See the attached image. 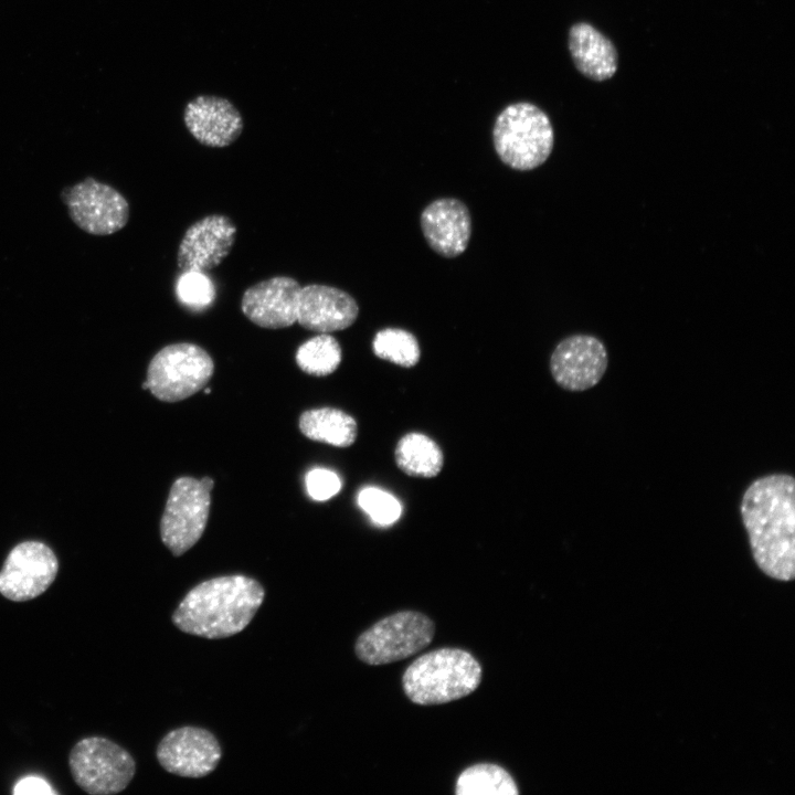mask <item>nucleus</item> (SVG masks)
Listing matches in <instances>:
<instances>
[{
    "instance_id": "obj_1",
    "label": "nucleus",
    "mask_w": 795,
    "mask_h": 795,
    "mask_svg": "<svg viewBox=\"0 0 795 795\" xmlns=\"http://www.w3.org/2000/svg\"><path fill=\"white\" fill-rule=\"evenodd\" d=\"M740 513L757 568L767 576H795V479L784 473L753 480L742 495Z\"/></svg>"
},
{
    "instance_id": "obj_2",
    "label": "nucleus",
    "mask_w": 795,
    "mask_h": 795,
    "mask_svg": "<svg viewBox=\"0 0 795 795\" xmlns=\"http://www.w3.org/2000/svg\"><path fill=\"white\" fill-rule=\"evenodd\" d=\"M265 590L253 577L223 575L192 587L172 614L174 626L194 636L220 639L242 632L263 604Z\"/></svg>"
},
{
    "instance_id": "obj_3",
    "label": "nucleus",
    "mask_w": 795,
    "mask_h": 795,
    "mask_svg": "<svg viewBox=\"0 0 795 795\" xmlns=\"http://www.w3.org/2000/svg\"><path fill=\"white\" fill-rule=\"evenodd\" d=\"M481 677V665L469 651L444 647L417 657L405 669L402 688L416 704H443L474 692Z\"/></svg>"
},
{
    "instance_id": "obj_4",
    "label": "nucleus",
    "mask_w": 795,
    "mask_h": 795,
    "mask_svg": "<svg viewBox=\"0 0 795 795\" xmlns=\"http://www.w3.org/2000/svg\"><path fill=\"white\" fill-rule=\"evenodd\" d=\"M494 148L506 166L518 171L543 165L554 146L550 118L538 106L519 102L508 105L492 128Z\"/></svg>"
},
{
    "instance_id": "obj_5",
    "label": "nucleus",
    "mask_w": 795,
    "mask_h": 795,
    "mask_svg": "<svg viewBox=\"0 0 795 795\" xmlns=\"http://www.w3.org/2000/svg\"><path fill=\"white\" fill-rule=\"evenodd\" d=\"M434 621L417 611H401L385 616L359 635L354 644L358 659L370 666L403 660L431 644Z\"/></svg>"
},
{
    "instance_id": "obj_6",
    "label": "nucleus",
    "mask_w": 795,
    "mask_h": 795,
    "mask_svg": "<svg viewBox=\"0 0 795 795\" xmlns=\"http://www.w3.org/2000/svg\"><path fill=\"white\" fill-rule=\"evenodd\" d=\"M213 371V360L202 347L178 342L163 347L153 356L146 382L158 400L178 402L202 390Z\"/></svg>"
},
{
    "instance_id": "obj_7",
    "label": "nucleus",
    "mask_w": 795,
    "mask_h": 795,
    "mask_svg": "<svg viewBox=\"0 0 795 795\" xmlns=\"http://www.w3.org/2000/svg\"><path fill=\"white\" fill-rule=\"evenodd\" d=\"M74 782L92 795H109L124 791L136 772L131 754L119 744L102 736L80 740L68 755Z\"/></svg>"
},
{
    "instance_id": "obj_8",
    "label": "nucleus",
    "mask_w": 795,
    "mask_h": 795,
    "mask_svg": "<svg viewBox=\"0 0 795 795\" xmlns=\"http://www.w3.org/2000/svg\"><path fill=\"white\" fill-rule=\"evenodd\" d=\"M213 485L210 477H180L172 484L160 521V536L174 556L187 552L203 534Z\"/></svg>"
},
{
    "instance_id": "obj_9",
    "label": "nucleus",
    "mask_w": 795,
    "mask_h": 795,
    "mask_svg": "<svg viewBox=\"0 0 795 795\" xmlns=\"http://www.w3.org/2000/svg\"><path fill=\"white\" fill-rule=\"evenodd\" d=\"M62 199L72 221L93 235H110L121 230L129 220L126 198L109 184L92 177L66 188Z\"/></svg>"
},
{
    "instance_id": "obj_10",
    "label": "nucleus",
    "mask_w": 795,
    "mask_h": 795,
    "mask_svg": "<svg viewBox=\"0 0 795 795\" xmlns=\"http://www.w3.org/2000/svg\"><path fill=\"white\" fill-rule=\"evenodd\" d=\"M59 561L41 541H23L6 558L0 571V594L13 602L33 600L54 582Z\"/></svg>"
},
{
    "instance_id": "obj_11",
    "label": "nucleus",
    "mask_w": 795,
    "mask_h": 795,
    "mask_svg": "<svg viewBox=\"0 0 795 795\" xmlns=\"http://www.w3.org/2000/svg\"><path fill=\"white\" fill-rule=\"evenodd\" d=\"M607 367L608 356L603 341L584 333L559 341L549 361L554 382L570 392L586 391L598 384Z\"/></svg>"
},
{
    "instance_id": "obj_12",
    "label": "nucleus",
    "mask_w": 795,
    "mask_h": 795,
    "mask_svg": "<svg viewBox=\"0 0 795 795\" xmlns=\"http://www.w3.org/2000/svg\"><path fill=\"white\" fill-rule=\"evenodd\" d=\"M156 756L167 772L200 778L215 770L222 750L209 730L187 725L168 732L159 742Z\"/></svg>"
},
{
    "instance_id": "obj_13",
    "label": "nucleus",
    "mask_w": 795,
    "mask_h": 795,
    "mask_svg": "<svg viewBox=\"0 0 795 795\" xmlns=\"http://www.w3.org/2000/svg\"><path fill=\"white\" fill-rule=\"evenodd\" d=\"M236 225L226 215L210 214L191 224L177 252L182 272H208L219 266L232 251Z\"/></svg>"
},
{
    "instance_id": "obj_14",
    "label": "nucleus",
    "mask_w": 795,
    "mask_h": 795,
    "mask_svg": "<svg viewBox=\"0 0 795 795\" xmlns=\"http://www.w3.org/2000/svg\"><path fill=\"white\" fill-rule=\"evenodd\" d=\"M300 284L289 276H274L248 287L241 300V310L253 324L267 329H282L297 322Z\"/></svg>"
},
{
    "instance_id": "obj_15",
    "label": "nucleus",
    "mask_w": 795,
    "mask_h": 795,
    "mask_svg": "<svg viewBox=\"0 0 795 795\" xmlns=\"http://www.w3.org/2000/svg\"><path fill=\"white\" fill-rule=\"evenodd\" d=\"M183 121L198 142L212 148L232 145L244 128L243 117L230 99L209 94L198 95L186 104Z\"/></svg>"
},
{
    "instance_id": "obj_16",
    "label": "nucleus",
    "mask_w": 795,
    "mask_h": 795,
    "mask_svg": "<svg viewBox=\"0 0 795 795\" xmlns=\"http://www.w3.org/2000/svg\"><path fill=\"white\" fill-rule=\"evenodd\" d=\"M428 246L438 255H462L471 235V216L466 204L455 198H439L427 204L420 216Z\"/></svg>"
},
{
    "instance_id": "obj_17",
    "label": "nucleus",
    "mask_w": 795,
    "mask_h": 795,
    "mask_svg": "<svg viewBox=\"0 0 795 795\" xmlns=\"http://www.w3.org/2000/svg\"><path fill=\"white\" fill-rule=\"evenodd\" d=\"M359 305L347 292L322 284L301 286L297 322L307 330L330 333L349 328L357 320Z\"/></svg>"
},
{
    "instance_id": "obj_18",
    "label": "nucleus",
    "mask_w": 795,
    "mask_h": 795,
    "mask_svg": "<svg viewBox=\"0 0 795 795\" xmlns=\"http://www.w3.org/2000/svg\"><path fill=\"white\" fill-rule=\"evenodd\" d=\"M569 51L575 67L590 80H608L617 70L614 44L589 23L580 22L571 26Z\"/></svg>"
},
{
    "instance_id": "obj_19",
    "label": "nucleus",
    "mask_w": 795,
    "mask_h": 795,
    "mask_svg": "<svg viewBox=\"0 0 795 795\" xmlns=\"http://www.w3.org/2000/svg\"><path fill=\"white\" fill-rule=\"evenodd\" d=\"M299 428L306 437L337 447L351 446L358 436L356 420L335 407L305 411L299 417Z\"/></svg>"
},
{
    "instance_id": "obj_20",
    "label": "nucleus",
    "mask_w": 795,
    "mask_h": 795,
    "mask_svg": "<svg viewBox=\"0 0 795 795\" xmlns=\"http://www.w3.org/2000/svg\"><path fill=\"white\" fill-rule=\"evenodd\" d=\"M394 460L400 470L411 477H436L444 466V454L430 436L410 432L396 443Z\"/></svg>"
},
{
    "instance_id": "obj_21",
    "label": "nucleus",
    "mask_w": 795,
    "mask_h": 795,
    "mask_svg": "<svg viewBox=\"0 0 795 795\" xmlns=\"http://www.w3.org/2000/svg\"><path fill=\"white\" fill-rule=\"evenodd\" d=\"M457 795H517L519 789L510 773L494 763L466 767L455 783Z\"/></svg>"
},
{
    "instance_id": "obj_22",
    "label": "nucleus",
    "mask_w": 795,
    "mask_h": 795,
    "mask_svg": "<svg viewBox=\"0 0 795 795\" xmlns=\"http://www.w3.org/2000/svg\"><path fill=\"white\" fill-rule=\"evenodd\" d=\"M295 359L304 372L315 377H326L340 365L342 350L333 336L319 333L298 347Z\"/></svg>"
},
{
    "instance_id": "obj_23",
    "label": "nucleus",
    "mask_w": 795,
    "mask_h": 795,
    "mask_svg": "<svg viewBox=\"0 0 795 795\" xmlns=\"http://www.w3.org/2000/svg\"><path fill=\"white\" fill-rule=\"evenodd\" d=\"M373 353L403 368L415 367L421 358L416 337L402 328L388 327L379 330L372 340Z\"/></svg>"
},
{
    "instance_id": "obj_24",
    "label": "nucleus",
    "mask_w": 795,
    "mask_h": 795,
    "mask_svg": "<svg viewBox=\"0 0 795 795\" xmlns=\"http://www.w3.org/2000/svg\"><path fill=\"white\" fill-rule=\"evenodd\" d=\"M178 299L189 308L204 309L212 305L216 292L211 278L203 272L187 271L176 284Z\"/></svg>"
},
{
    "instance_id": "obj_25",
    "label": "nucleus",
    "mask_w": 795,
    "mask_h": 795,
    "mask_svg": "<svg viewBox=\"0 0 795 795\" xmlns=\"http://www.w3.org/2000/svg\"><path fill=\"white\" fill-rule=\"evenodd\" d=\"M358 505L375 524L381 527L393 524L402 512L401 504L394 496L375 487L360 490Z\"/></svg>"
},
{
    "instance_id": "obj_26",
    "label": "nucleus",
    "mask_w": 795,
    "mask_h": 795,
    "mask_svg": "<svg viewBox=\"0 0 795 795\" xmlns=\"http://www.w3.org/2000/svg\"><path fill=\"white\" fill-rule=\"evenodd\" d=\"M306 489L310 498L325 501L337 495L341 488L338 475L326 468H314L306 474Z\"/></svg>"
},
{
    "instance_id": "obj_27",
    "label": "nucleus",
    "mask_w": 795,
    "mask_h": 795,
    "mask_svg": "<svg viewBox=\"0 0 795 795\" xmlns=\"http://www.w3.org/2000/svg\"><path fill=\"white\" fill-rule=\"evenodd\" d=\"M14 795H29V794H55L51 788L50 784L40 776H25L18 781L13 788Z\"/></svg>"
},
{
    "instance_id": "obj_28",
    "label": "nucleus",
    "mask_w": 795,
    "mask_h": 795,
    "mask_svg": "<svg viewBox=\"0 0 795 795\" xmlns=\"http://www.w3.org/2000/svg\"><path fill=\"white\" fill-rule=\"evenodd\" d=\"M204 392H205L206 394H209V393L211 392V390H210V389H204Z\"/></svg>"
}]
</instances>
